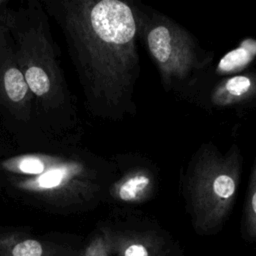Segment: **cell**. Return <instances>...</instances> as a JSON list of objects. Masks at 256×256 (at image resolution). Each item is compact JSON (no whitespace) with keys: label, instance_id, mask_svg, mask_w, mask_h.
<instances>
[{"label":"cell","instance_id":"cell-4","mask_svg":"<svg viewBox=\"0 0 256 256\" xmlns=\"http://www.w3.org/2000/svg\"><path fill=\"white\" fill-rule=\"evenodd\" d=\"M13 186L48 200L87 202L107 193L114 175L110 165L44 154L12 157L1 163Z\"/></svg>","mask_w":256,"mask_h":256},{"label":"cell","instance_id":"cell-7","mask_svg":"<svg viewBox=\"0 0 256 256\" xmlns=\"http://www.w3.org/2000/svg\"><path fill=\"white\" fill-rule=\"evenodd\" d=\"M21 47L20 69L30 91L37 97H48L54 90V73L51 71L48 59L42 58L39 52L31 47Z\"/></svg>","mask_w":256,"mask_h":256},{"label":"cell","instance_id":"cell-11","mask_svg":"<svg viewBox=\"0 0 256 256\" xmlns=\"http://www.w3.org/2000/svg\"><path fill=\"white\" fill-rule=\"evenodd\" d=\"M107 246L108 241L106 232H103V235L95 238L79 256H106L105 252Z\"/></svg>","mask_w":256,"mask_h":256},{"label":"cell","instance_id":"cell-5","mask_svg":"<svg viewBox=\"0 0 256 256\" xmlns=\"http://www.w3.org/2000/svg\"><path fill=\"white\" fill-rule=\"evenodd\" d=\"M211 70L181 100L209 113L244 116L256 112V68L221 77Z\"/></svg>","mask_w":256,"mask_h":256},{"label":"cell","instance_id":"cell-12","mask_svg":"<svg viewBox=\"0 0 256 256\" xmlns=\"http://www.w3.org/2000/svg\"><path fill=\"white\" fill-rule=\"evenodd\" d=\"M0 3H1V2H0Z\"/></svg>","mask_w":256,"mask_h":256},{"label":"cell","instance_id":"cell-2","mask_svg":"<svg viewBox=\"0 0 256 256\" xmlns=\"http://www.w3.org/2000/svg\"><path fill=\"white\" fill-rule=\"evenodd\" d=\"M243 155L233 143L222 152L203 142L181 170L179 188L196 231L217 232L228 218L240 185Z\"/></svg>","mask_w":256,"mask_h":256},{"label":"cell","instance_id":"cell-6","mask_svg":"<svg viewBox=\"0 0 256 256\" xmlns=\"http://www.w3.org/2000/svg\"><path fill=\"white\" fill-rule=\"evenodd\" d=\"M114 175L107 194L116 203L139 205L153 199L160 187L156 164L142 154L128 152L115 156Z\"/></svg>","mask_w":256,"mask_h":256},{"label":"cell","instance_id":"cell-1","mask_svg":"<svg viewBox=\"0 0 256 256\" xmlns=\"http://www.w3.org/2000/svg\"><path fill=\"white\" fill-rule=\"evenodd\" d=\"M64 26L91 111L122 121L137 113L141 66L133 10L123 0L64 3Z\"/></svg>","mask_w":256,"mask_h":256},{"label":"cell","instance_id":"cell-10","mask_svg":"<svg viewBox=\"0 0 256 256\" xmlns=\"http://www.w3.org/2000/svg\"><path fill=\"white\" fill-rule=\"evenodd\" d=\"M242 230L248 237L256 238V156L248 180L242 217Z\"/></svg>","mask_w":256,"mask_h":256},{"label":"cell","instance_id":"cell-3","mask_svg":"<svg viewBox=\"0 0 256 256\" xmlns=\"http://www.w3.org/2000/svg\"><path fill=\"white\" fill-rule=\"evenodd\" d=\"M128 2L136 19L138 39L158 72L162 88L181 99L210 72L214 52L162 12L136 0Z\"/></svg>","mask_w":256,"mask_h":256},{"label":"cell","instance_id":"cell-8","mask_svg":"<svg viewBox=\"0 0 256 256\" xmlns=\"http://www.w3.org/2000/svg\"><path fill=\"white\" fill-rule=\"evenodd\" d=\"M0 256H56L52 248L33 238L6 236L0 238Z\"/></svg>","mask_w":256,"mask_h":256},{"label":"cell","instance_id":"cell-9","mask_svg":"<svg viewBox=\"0 0 256 256\" xmlns=\"http://www.w3.org/2000/svg\"><path fill=\"white\" fill-rule=\"evenodd\" d=\"M2 85L10 103L22 106L29 100L30 89L19 67L9 65L5 68L2 75Z\"/></svg>","mask_w":256,"mask_h":256}]
</instances>
